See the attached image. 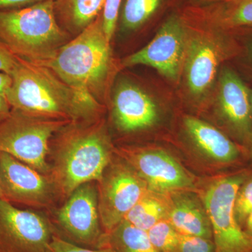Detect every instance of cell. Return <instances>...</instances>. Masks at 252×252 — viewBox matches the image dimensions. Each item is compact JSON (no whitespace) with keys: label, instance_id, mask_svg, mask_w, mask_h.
Listing matches in <instances>:
<instances>
[{"label":"cell","instance_id":"27","mask_svg":"<svg viewBox=\"0 0 252 252\" xmlns=\"http://www.w3.org/2000/svg\"><path fill=\"white\" fill-rule=\"evenodd\" d=\"M48 252H113L112 250L104 243L99 248H88L79 246L61 238L59 235L53 236Z\"/></svg>","mask_w":252,"mask_h":252},{"label":"cell","instance_id":"4","mask_svg":"<svg viewBox=\"0 0 252 252\" xmlns=\"http://www.w3.org/2000/svg\"><path fill=\"white\" fill-rule=\"evenodd\" d=\"M0 41L18 57L41 64L67 42L54 0L20 9L0 11Z\"/></svg>","mask_w":252,"mask_h":252},{"label":"cell","instance_id":"28","mask_svg":"<svg viewBox=\"0 0 252 252\" xmlns=\"http://www.w3.org/2000/svg\"><path fill=\"white\" fill-rule=\"evenodd\" d=\"M18 63V56L0 41V72L11 76Z\"/></svg>","mask_w":252,"mask_h":252},{"label":"cell","instance_id":"13","mask_svg":"<svg viewBox=\"0 0 252 252\" xmlns=\"http://www.w3.org/2000/svg\"><path fill=\"white\" fill-rule=\"evenodd\" d=\"M130 159L141 177L156 191L163 193L191 186L183 167L165 152L142 151L132 154Z\"/></svg>","mask_w":252,"mask_h":252},{"label":"cell","instance_id":"19","mask_svg":"<svg viewBox=\"0 0 252 252\" xmlns=\"http://www.w3.org/2000/svg\"><path fill=\"white\" fill-rule=\"evenodd\" d=\"M204 13L227 31L252 28V0H221Z\"/></svg>","mask_w":252,"mask_h":252},{"label":"cell","instance_id":"25","mask_svg":"<svg viewBox=\"0 0 252 252\" xmlns=\"http://www.w3.org/2000/svg\"><path fill=\"white\" fill-rule=\"evenodd\" d=\"M122 0H106L103 11H102V21L104 34L107 40L111 42L116 27L119 10L122 5Z\"/></svg>","mask_w":252,"mask_h":252},{"label":"cell","instance_id":"6","mask_svg":"<svg viewBox=\"0 0 252 252\" xmlns=\"http://www.w3.org/2000/svg\"><path fill=\"white\" fill-rule=\"evenodd\" d=\"M243 178L232 176L217 180L205 195L216 252H252V238L242 228L235 214V200Z\"/></svg>","mask_w":252,"mask_h":252},{"label":"cell","instance_id":"18","mask_svg":"<svg viewBox=\"0 0 252 252\" xmlns=\"http://www.w3.org/2000/svg\"><path fill=\"white\" fill-rule=\"evenodd\" d=\"M169 221L180 234L211 239L212 230L208 217L189 198L179 199L170 212Z\"/></svg>","mask_w":252,"mask_h":252},{"label":"cell","instance_id":"15","mask_svg":"<svg viewBox=\"0 0 252 252\" xmlns=\"http://www.w3.org/2000/svg\"><path fill=\"white\" fill-rule=\"evenodd\" d=\"M197 37L189 41L186 72L190 92L200 95L210 88L215 79L221 53L208 41Z\"/></svg>","mask_w":252,"mask_h":252},{"label":"cell","instance_id":"21","mask_svg":"<svg viewBox=\"0 0 252 252\" xmlns=\"http://www.w3.org/2000/svg\"><path fill=\"white\" fill-rule=\"evenodd\" d=\"M166 208L160 200L146 193L126 215L124 220L147 232L163 220Z\"/></svg>","mask_w":252,"mask_h":252},{"label":"cell","instance_id":"20","mask_svg":"<svg viewBox=\"0 0 252 252\" xmlns=\"http://www.w3.org/2000/svg\"><path fill=\"white\" fill-rule=\"evenodd\" d=\"M104 243L113 252H159L151 242L147 231L126 220L106 234Z\"/></svg>","mask_w":252,"mask_h":252},{"label":"cell","instance_id":"36","mask_svg":"<svg viewBox=\"0 0 252 252\" xmlns=\"http://www.w3.org/2000/svg\"><path fill=\"white\" fill-rule=\"evenodd\" d=\"M221 1V0H218V1Z\"/></svg>","mask_w":252,"mask_h":252},{"label":"cell","instance_id":"1","mask_svg":"<svg viewBox=\"0 0 252 252\" xmlns=\"http://www.w3.org/2000/svg\"><path fill=\"white\" fill-rule=\"evenodd\" d=\"M6 99L11 109L42 119L82 123L97 120L102 105L71 87L45 66L18 57Z\"/></svg>","mask_w":252,"mask_h":252},{"label":"cell","instance_id":"16","mask_svg":"<svg viewBox=\"0 0 252 252\" xmlns=\"http://www.w3.org/2000/svg\"><path fill=\"white\" fill-rule=\"evenodd\" d=\"M185 124L195 143L209 157L220 162L233 161L238 157L235 144L216 127L191 117L185 118Z\"/></svg>","mask_w":252,"mask_h":252},{"label":"cell","instance_id":"17","mask_svg":"<svg viewBox=\"0 0 252 252\" xmlns=\"http://www.w3.org/2000/svg\"><path fill=\"white\" fill-rule=\"evenodd\" d=\"M106 0H55L56 18L61 26L79 34L103 11Z\"/></svg>","mask_w":252,"mask_h":252},{"label":"cell","instance_id":"9","mask_svg":"<svg viewBox=\"0 0 252 252\" xmlns=\"http://www.w3.org/2000/svg\"><path fill=\"white\" fill-rule=\"evenodd\" d=\"M56 233L45 217L0 200V252H48Z\"/></svg>","mask_w":252,"mask_h":252},{"label":"cell","instance_id":"7","mask_svg":"<svg viewBox=\"0 0 252 252\" xmlns=\"http://www.w3.org/2000/svg\"><path fill=\"white\" fill-rule=\"evenodd\" d=\"M57 235L88 248H99L105 241L98 208V190L94 182L76 189L56 215Z\"/></svg>","mask_w":252,"mask_h":252},{"label":"cell","instance_id":"31","mask_svg":"<svg viewBox=\"0 0 252 252\" xmlns=\"http://www.w3.org/2000/svg\"><path fill=\"white\" fill-rule=\"evenodd\" d=\"M11 111V107L7 99L4 96L0 95V123L3 122Z\"/></svg>","mask_w":252,"mask_h":252},{"label":"cell","instance_id":"8","mask_svg":"<svg viewBox=\"0 0 252 252\" xmlns=\"http://www.w3.org/2000/svg\"><path fill=\"white\" fill-rule=\"evenodd\" d=\"M187 37L184 20L177 15H172L145 47L124 59L123 66L144 64L157 69L167 79L177 80L187 56Z\"/></svg>","mask_w":252,"mask_h":252},{"label":"cell","instance_id":"26","mask_svg":"<svg viewBox=\"0 0 252 252\" xmlns=\"http://www.w3.org/2000/svg\"><path fill=\"white\" fill-rule=\"evenodd\" d=\"M214 251H215V243H212L210 239L196 235L180 234V252Z\"/></svg>","mask_w":252,"mask_h":252},{"label":"cell","instance_id":"33","mask_svg":"<svg viewBox=\"0 0 252 252\" xmlns=\"http://www.w3.org/2000/svg\"><path fill=\"white\" fill-rule=\"evenodd\" d=\"M246 225V230H245L250 236L252 238V211L249 214L245 223Z\"/></svg>","mask_w":252,"mask_h":252},{"label":"cell","instance_id":"23","mask_svg":"<svg viewBox=\"0 0 252 252\" xmlns=\"http://www.w3.org/2000/svg\"><path fill=\"white\" fill-rule=\"evenodd\" d=\"M147 233L159 252H180V233L168 220H160Z\"/></svg>","mask_w":252,"mask_h":252},{"label":"cell","instance_id":"35","mask_svg":"<svg viewBox=\"0 0 252 252\" xmlns=\"http://www.w3.org/2000/svg\"><path fill=\"white\" fill-rule=\"evenodd\" d=\"M250 96H251V104L252 109V87L250 88Z\"/></svg>","mask_w":252,"mask_h":252},{"label":"cell","instance_id":"24","mask_svg":"<svg viewBox=\"0 0 252 252\" xmlns=\"http://www.w3.org/2000/svg\"><path fill=\"white\" fill-rule=\"evenodd\" d=\"M235 214L238 223H245L252 211V180L239 189L235 200Z\"/></svg>","mask_w":252,"mask_h":252},{"label":"cell","instance_id":"11","mask_svg":"<svg viewBox=\"0 0 252 252\" xmlns=\"http://www.w3.org/2000/svg\"><path fill=\"white\" fill-rule=\"evenodd\" d=\"M0 182L4 200L14 205L48 207L57 193L49 175L4 152H0Z\"/></svg>","mask_w":252,"mask_h":252},{"label":"cell","instance_id":"30","mask_svg":"<svg viewBox=\"0 0 252 252\" xmlns=\"http://www.w3.org/2000/svg\"><path fill=\"white\" fill-rule=\"evenodd\" d=\"M12 84V79L9 74L0 72V95L6 97V94Z\"/></svg>","mask_w":252,"mask_h":252},{"label":"cell","instance_id":"5","mask_svg":"<svg viewBox=\"0 0 252 252\" xmlns=\"http://www.w3.org/2000/svg\"><path fill=\"white\" fill-rule=\"evenodd\" d=\"M72 124L69 121L33 117L11 109L9 115L0 123V152L9 154L49 175L50 140L55 134Z\"/></svg>","mask_w":252,"mask_h":252},{"label":"cell","instance_id":"34","mask_svg":"<svg viewBox=\"0 0 252 252\" xmlns=\"http://www.w3.org/2000/svg\"><path fill=\"white\" fill-rule=\"evenodd\" d=\"M1 199H4V198H3L2 190H1V182H0V200Z\"/></svg>","mask_w":252,"mask_h":252},{"label":"cell","instance_id":"29","mask_svg":"<svg viewBox=\"0 0 252 252\" xmlns=\"http://www.w3.org/2000/svg\"><path fill=\"white\" fill-rule=\"evenodd\" d=\"M46 1L50 0H0V11L20 9Z\"/></svg>","mask_w":252,"mask_h":252},{"label":"cell","instance_id":"14","mask_svg":"<svg viewBox=\"0 0 252 252\" xmlns=\"http://www.w3.org/2000/svg\"><path fill=\"white\" fill-rule=\"evenodd\" d=\"M219 100L222 114L235 130L246 133L251 130L250 88L234 69L227 67L222 71Z\"/></svg>","mask_w":252,"mask_h":252},{"label":"cell","instance_id":"10","mask_svg":"<svg viewBox=\"0 0 252 252\" xmlns=\"http://www.w3.org/2000/svg\"><path fill=\"white\" fill-rule=\"evenodd\" d=\"M97 183L99 217L107 234L122 223L147 192L140 177L123 165L105 170Z\"/></svg>","mask_w":252,"mask_h":252},{"label":"cell","instance_id":"32","mask_svg":"<svg viewBox=\"0 0 252 252\" xmlns=\"http://www.w3.org/2000/svg\"><path fill=\"white\" fill-rule=\"evenodd\" d=\"M245 29H246L247 31L251 34L250 40L249 41V42L247 44L248 46H247L246 51L247 55H248V57H249V60H250V62L251 63L252 66V28H245Z\"/></svg>","mask_w":252,"mask_h":252},{"label":"cell","instance_id":"2","mask_svg":"<svg viewBox=\"0 0 252 252\" xmlns=\"http://www.w3.org/2000/svg\"><path fill=\"white\" fill-rule=\"evenodd\" d=\"M110 157L108 137L100 122L69 124L54 146L49 176L56 192L67 198L81 185L98 182Z\"/></svg>","mask_w":252,"mask_h":252},{"label":"cell","instance_id":"12","mask_svg":"<svg viewBox=\"0 0 252 252\" xmlns=\"http://www.w3.org/2000/svg\"><path fill=\"white\" fill-rule=\"evenodd\" d=\"M113 114L119 129L125 132L143 130L158 119L157 105L148 94L130 82L120 83L113 99Z\"/></svg>","mask_w":252,"mask_h":252},{"label":"cell","instance_id":"3","mask_svg":"<svg viewBox=\"0 0 252 252\" xmlns=\"http://www.w3.org/2000/svg\"><path fill=\"white\" fill-rule=\"evenodd\" d=\"M39 64L49 68L68 85L99 102L112 65L110 42L104 34L102 14L60 48L51 59Z\"/></svg>","mask_w":252,"mask_h":252},{"label":"cell","instance_id":"22","mask_svg":"<svg viewBox=\"0 0 252 252\" xmlns=\"http://www.w3.org/2000/svg\"><path fill=\"white\" fill-rule=\"evenodd\" d=\"M163 0H126L122 11V24L127 31H135L152 18Z\"/></svg>","mask_w":252,"mask_h":252}]
</instances>
